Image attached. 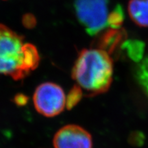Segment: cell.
<instances>
[{
  "mask_svg": "<svg viewBox=\"0 0 148 148\" xmlns=\"http://www.w3.org/2000/svg\"><path fill=\"white\" fill-rule=\"evenodd\" d=\"M123 20V10L120 6H117L115 10L110 12L108 16V26L112 28H119Z\"/></svg>",
  "mask_w": 148,
  "mask_h": 148,
  "instance_id": "cell-11",
  "label": "cell"
},
{
  "mask_svg": "<svg viewBox=\"0 0 148 148\" xmlns=\"http://www.w3.org/2000/svg\"><path fill=\"white\" fill-rule=\"evenodd\" d=\"M24 38L0 23V74L15 80L29 75L24 66Z\"/></svg>",
  "mask_w": 148,
  "mask_h": 148,
  "instance_id": "cell-2",
  "label": "cell"
},
{
  "mask_svg": "<svg viewBox=\"0 0 148 148\" xmlns=\"http://www.w3.org/2000/svg\"><path fill=\"white\" fill-rule=\"evenodd\" d=\"M77 19L90 36L108 26V0H75Z\"/></svg>",
  "mask_w": 148,
  "mask_h": 148,
  "instance_id": "cell-3",
  "label": "cell"
},
{
  "mask_svg": "<svg viewBox=\"0 0 148 148\" xmlns=\"http://www.w3.org/2000/svg\"><path fill=\"white\" fill-rule=\"evenodd\" d=\"M83 91L78 85H75L66 96V107L67 110H71L82 99Z\"/></svg>",
  "mask_w": 148,
  "mask_h": 148,
  "instance_id": "cell-10",
  "label": "cell"
},
{
  "mask_svg": "<svg viewBox=\"0 0 148 148\" xmlns=\"http://www.w3.org/2000/svg\"><path fill=\"white\" fill-rule=\"evenodd\" d=\"M54 148H92V136L83 127L67 125L56 133L53 140Z\"/></svg>",
  "mask_w": 148,
  "mask_h": 148,
  "instance_id": "cell-5",
  "label": "cell"
},
{
  "mask_svg": "<svg viewBox=\"0 0 148 148\" xmlns=\"http://www.w3.org/2000/svg\"><path fill=\"white\" fill-rule=\"evenodd\" d=\"M127 10L135 24L139 27H148V0H130Z\"/></svg>",
  "mask_w": 148,
  "mask_h": 148,
  "instance_id": "cell-6",
  "label": "cell"
},
{
  "mask_svg": "<svg viewBox=\"0 0 148 148\" xmlns=\"http://www.w3.org/2000/svg\"><path fill=\"white\" fill-rule=\"evenodd\" d=\"M127 55L135 62H140L143 58L144 44L138 40H129L123 45Z\"/></svg>",
  "mask_w": 148,
  "mask_h": 148,
  "instance_id": "cell-9",
  "label": "cell"
},
{
  "mask_svg": "<svg viewBox=\"0 0 148 148\" xmlns=\"http://www.w3.org/2000/svg\"><path fill=\"white\" fill-rule=\"evenodd\" d=\"M123 39V33L118 30L109 31L104 34L99 42V49L106 51L110 54L112 53Z\"/></svg>",
  "mask_w": 148,
  "mask_h": 148,
  "instance_id": "cell-7",
  "label": "cell"
},
{
  "mask_svg": "<svg viewBox=\"0 0 148 148\" xmlns=\"http://www.w3.org/2000/svg\"><path fill=\"white\" fill-rule=\"evenodd\" d=\"M135 77L138 84L148 97V57L139 62L135 71Z\"/></svg>",
  "mask_w": 148,
  "mask_h": 148,
  "instance_id": "cell-8",
  "label": "cell"
},
{
  "mask_svg": "<svg viewBox=\"0 0 148 148\" xmlns=\"http://www.w3.org/2000/svg\"><path fill=\"white\" fill-rule=\"evenodd\" d=\"M35 108L42 115L52 117L63 111L66 106V97L63 89L52 82L40 84L33 95Z\"/></svg>",
  "mask_w": 148,
  "mask_h": 148,
  "instance_id": "cell-4",
  "label": "cell"
},
{
  "mask_svg": "<svg viewBox=\"0 0 148 148\" xmlns=\"http://www.w3.org/2000/svg\"><path fill=\"white\" fill-rule=\"evenodd\" d=\"M27 101H28V98L23 94H17L14 98V103L19 106H25L27 103Z\"/></svg>",
  "mask_w": 148,
  "mask_h": 148,
  "instance_id": "cell-12",
  "label": "cell"
},
{
  "mask_svg": "<svg viewBox=\"0 0 148 148\" xmlns=\"http://www.w3.org/2000/svg\"><path fill=\"white\" fill-rule=\"evenodd\" d=\"M113 63L110 55L100 49H84L79 53L72 69V77L86 95L106 92L112 81Z\"/></svg>",
  "mask_w": 148,
  "mask_h": 148,
  "instance_id": "cell-1",
  "label": "cell"
}]
</instances>
